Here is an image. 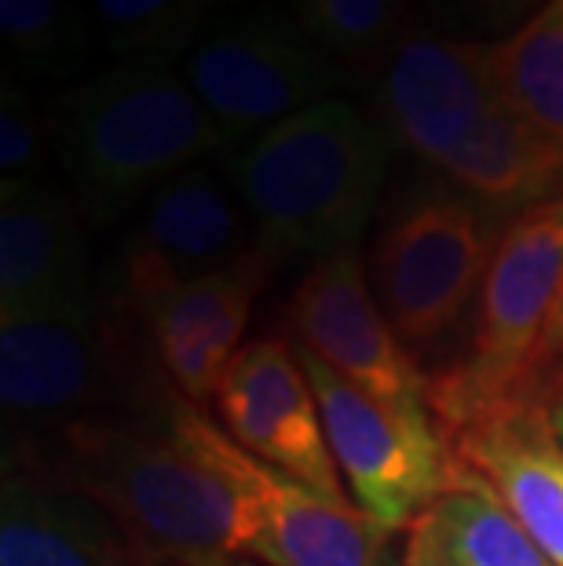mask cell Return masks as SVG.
I'll return each instance as SVG.
<instances>
[{"label": "cell", "instance_id": "7c38bea8", "mask_svg": "<svg viewBox=\"0 0 563 566\" xmlns=\"http://www.w3.org/2000/svg\"><path fill=\"white\" fill-rule=\"evenodd\" d=\"M274 260L253 245L234 263L139 307L161 373L190 409L217 402L227 369L246 347V325Z\"/></svg>", "mask_w": 563, "mask_h": 566}, {"label": "cell", "instance_id": "ffe728a7", "mask_svg": "<svg viewBox=\"0 0 563 566\" xmlns=\"http://www.w3.org/2000/svg\"><path fill=\"white\" fill-rule=\"evenodd\" d=\"M106 48L122 63H161L190 55L223 19L231 0H85Z\"/></svg>", "mask_w": 563, "mask_h": 566}, {"label": "cell", "instance_id": "d6986e66", "mask_svg": "<svg viewBox=\"0 0 563 566\" xmlns=\"http://www.w3.org/2000/svg\"><path fill=\"white\" fill-rule=\"evenodd\" d=\"M487 63L501 99L563 147V11L553 0L505 41L487 44Z\"/></svg>", "mask_w": 563, "mask_h": 566}, {"label": "cell", "instance_id": "cb8c5ba5", "mask_svg": "<svg viewBox=\"0 0 563 566\" xmlns=\"http://www.w3.org/2000/svg\"><path fill=\"white\" fill-rule=\"evenodd\" d=\"M447 4L476 22H487V27H505L512 19H531V11L542 0H447Z\"/></svg>", "mask_w": 563, "mask_h": 566}, {"label": "cell", "instance_id": "484cf974", "mask_svg": "<svg viewBox=\"0 0 563 566\" xmlns=\"http://www.w3.org/2000/svg\"><path fill=\"white\" fill-rule=\"evenodd\" d=\"M545 409H549V420H553L556 436L563 439V395H556V399H553V402H549Z\"/></svg>", "mask_w": 563, "mask_h": 566}, {"label": "cell", "instance_id": "83f0119b", "mask_svg": "<svg viewBox=\"0 0 563 566\" xmlns=\"http://www.w3.org/2000/svg\"><path fill=\"white\" fill-rule=\"evenodd\" d=\"M553 4H556V8H560V11H563V0H553Z\"/></svg>", "mask_w": 563, "mask_h": 566}, {"label": "cell", "instance_id": "44dd1931", "mask_svg": "<svg viewBox=\"0 0 563 566\" xmlns=\"http://www.w3.org/2000/svg\"><path fill=\"white\" fill-rule=\"evenodd\" d=\"M296 27L347 66L380 70L403 41L410 0H290Z\"/></svg>", "mask_w": 563, "mask_h": 566}, {"label": "cell", "instance_id": "2e32d148", "mask_svg": "<svg viewBox=\"0 0 563 566\" xmlns=\"http://www.w3.org/2000/svg\"><path fill=\"white\" fill-rule=\"evenodd\" d=\"M465 464L501 497L526 534L556 566H563V439L549 409L517 399L458 428Z\"/></svg>", "mask_w": 563, "mask_h": 566}, {"label": "cell", "instance_id": "7402d4cb", "mask_svg": "<svg viewBox=\"0 0 563 566\" xmlns=\"http://www.w3.org/2000/svg\"><path fill=\"white\" fill-rule=\"evenodd\" d=\"M0 33L19 70L70 77L88 59V22L70 0H0Z\"/></svg>", "mask_w": 563, "mask_h": 566}, {"label": "cell", "instance_id": "d4e9b609", "mask_svg": "<svg viewBox=\"0 0 563 566\" xmlns=\"http://www.w3.org/2000/svg\"><path fill=\"white\" fill-rule=\"evenodd\" d=\"M553 363H563V296L556 304L553 322H549V329H545L542 352H538V377H542V369L553 366Z\"/></svg>", "mask_w": 563, "mask_h": 566}, {"label": "cell", "instance_id": "30bf717a", "mask_svg": "<svg viewBox=\"0 0 563 566\" xmlns=\"http://www.w3.org/2000/svg\"><path fill=\"white\" fill-rule=\"evenodd\" d=\"M290 329L296 344L380 406L410 417H436L432 384L414 366L380 300L369 293L355 249L319 260L290 296Z\"/></svg>", "mask_w": 563, "mask_h": 566}, {"label": "cell", "instance_id": "9a60e30c", "mask_svg": "<svg viewBox=\"0 0 563 566\" xmlns=\"http://www.w3.org/2000/svg\"><path fill=\"white\" fill-rule=\"evenodd\" d=\"M85 311L88 260L70 201L41 179L0 184V318Z\"/></svg>", "mask_w": 563, "mask_h": 566}, {"label": "cell", "instance_id": "ac0fdd59", "mask_svg": "<svg viewBox=\"0 0 563 566\" xmlns=\"http://www.w3.org/2000/svg\"><path fill=\"white\" fill-rule=\"evenodd\" d=\"M399 566H556L458 457L453 483L406 530Z\"/></svg>", "mask_w": 563, "mask_h": 566}, {"label": "cell", "instance_id": "ba28073f", "mask_svg": "<svg viewBox=\"0 0 563 566\" xmlns=\"http://www.w3.org/2000/svg\"><path fill=\"white\" fill-rule=\"evenodd\" d=\"M293 352L315 391L333 461L355 509L385 530H410L458 472V453L447 450L436 417L380 406L296 340Z\"/></svg>", "mask_w": 563, "mask_h": 566}, {"label": "cell", "instance_id": "e0dca14e", "mask_svg": "<svg viewBox=\"0 0 563 566\" xmlns=\"http://www.w3.org/2000/svg\"><path fill=\"white\" fill-rule=\"evenodd\" d=\"M103 384L95 311L0 318V399L8 424L74 420Z\"/></svg>", "mask_w": 563, "mask_h": 566}, {"label": "cell", "instance_id": "9c48e42d", "mask_svg": "<svg viewBox=\"0 0 563 566\" xmlns=\"http://www.w3.org/2000/svg\"><path fill=\"white\" fill-rule=\"evenodd\" d=\"M184 77L231 147L333 99L341 70L290 19L268 4L223 15L195 52Z\"/></svg>", "mask_w": 563, "mask_h": 566}, {"label": "cell", "instance_id": "6da1fadb", "mask_svg": "<svg viewBox=\"0 0 563 566\" xmlns=\"http://www.w3.org/2000/svg\"><path fill=\"white\" fill-rule=\"evenodd\" d=\"M380 103L403 147L494 209L563 195V147L501 99L487 44L406 30L380 66Z\"/></svg>", "mask_w": 563, "mask_h": 566}, {"label": "cell", "instance_id": "7a4b0ae2", "mask_svg": "<svg viewBox=\"0 0 563 566\" xmlns=\"http://www.w3.org/2000/svg\"><path fill=\"white\" fill-rule=\"evenodd\" d=\"M392 139L347 99H326L242 143L227 172L253 242L282 256L355 249L385 190Z\"/></svg>", "mask_w": 563, "mask_h": 566}, {"label": "cell", "instance_id": "8992f818", "mask_svg": "<svg viewBox=\"0 0 563 566\" xmlns=\"http://www.w3.org/2000/svg\"><path fill=\"white\" fill-rule=\"evenodd\" d=\"M176 439L217 472L246 509V559L260 566H399L392 530L355 504L319 497L257 461L201 409H176Z\"/></svg>", "mask_w": 563, "mask_h": 566}, {"label": "cell", "instance_id": "277c9868", "mask_svg": "<svg viewBox=\"0 0 563 566\" xmlns=\"http://www.w3.org/2000/svg\"><path fill=\"white\" fill-rule=\"evenodd\" d=\"M70 483L100 497L161 566L246 556V509L184 442L125 428H70Z\"/></svg>", "mask_w": 563, "mask_h": 566}, {"label": "cell", "instance_id": "8fae6325", "mask_svg": "<svg viewBox=\"0 0 563 566\" xmlns=\"http://www.w3.org/2000/svg\"><path fill=\"white\" fill-rule=\"evenodd\" d=\"M220 428L257 461L296 479L319 497L352 504L333 461L322 409L290 340H246L217 395Z\"/></svg>", "mask_w": 563, "mask_h": 566}, {"label": "cell", "instance_id": "603a6c76", "mask_svg": "<svg viewBox=\"0 0 563 566\" xmlns=\"http://www.w3.org/2000/svg\"><path fill=\"white\" fill-rule=\"evenodd\" d=\"M44 158V117L22 84L11 77V66L0 81V184L38 179V165Z\"/></svg>", "mask_w": 563, "mask_h": 566}, {"label": "cell", "instance_id": "4fadbf2b", "mask_svg": "<svg viewBox=\"0 0 563 566\" xmlns=\"http://www.w3.org/2000/svg\"><path fill=\"white\" fill-rule=\"evenodd\" d=\"M249 231L253 223L242 201L227 195L217 176L190 168L169 179L150 195L122 252V279L132 304L143 307L234 263L257 245L249 242Z\"/></svg>", "mask_w": 563, "mask_h": 566}, {"label": "cell", "instance_id": "5b68a950", "mask_svg": "<svg viewBox=\"0 0 563 566\" xmlns=\"http://www.w3.org/2000/svg\"><path fill=\"white\" fill-rule=\"evenodd\" d=\"M563 296V195L517 212L490 256L461 363L432 380L442 424L465 428L490 409L531 399L538 352Z\"/></svg>", "mask_w": 563, "mask_h": 566}, {"label": "cell", "instance_id": "52a82bcc", "mask_svg": "<svg viewBox=\"0 0 563 566\" xmlns=\"http://www.w3.org/2000/svg\"><path fill=\"white\" fill-rule=\"evenodd\" d=\"M501 231L472 198L425 195L403 205L374 245V282L392 329L432 352L479 296Z\"/></svg>", "mask_w": 563, "mask_h": 566}, {"label": "cell", "instance_id": "5bb4252c", "mask_svg": "<svg viewBox=\"0 0 563 566\" xmlns=\"http://www.w3.org/2000/svg\"><path fill=\"white\" fill-rule=\"evenodd\" d=\"M0 566H161L85 486L44 468H8Z\"/></svg>", "mask_w": 563, "mask_h": 566}, {"label": "cell", "instance_id": "3957f363", "mask_svg": "<svg viewBox=\"0 0 563 566\" xmlns=\"http://www.w3.org/2000/svg\"><path fill=\"white\" fill-rule=\"evenodd\" d=\"M231 150L184 74L161 63H122L70 95L59 158L95 220Z\"/></svg>", "mask_w": 563, "mask_h": 566}, {"label": "cell", "instance_id": "4316f807", "mask_svg": "<svg viewBox=\"0 0 563 566\" xmlns=\"http://www.w3.org/2000/svg\"><path fill=\"white\" fill-rule=\"evenodd\" d=\"M223 566H260V563H253V559H246V556H234V559H227Z\"/></svg>", "mask_w": 563, "mask_h": 566}]
</instances>
